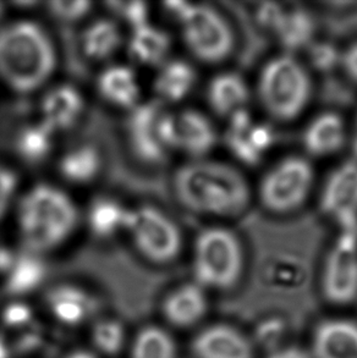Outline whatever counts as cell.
<instances>
[{"mask_svg": "<svg viewBox=\"0 0 357 358\" xmlns=\"http://www.w3.org/2000/svg\"><path fill=\"white\" fill-rule=\"evenodd\" d=\"M314 62L319 69H329L337 62V54L332 47H319L314 50Z\"/></svg>", "mask_w": 357, "mask_h": 358, "instance_id": "36", "label": "cell"}, {"mask_svg": "<svg viewBox=\"0 0 357 358\" xmlns=\"http://www.w3.org/2000/svg\"><path fill=\"white\" fill-rule=\"evenodd\" d=\"M86 112V98L71 83L49 85L39 99L38 120L57 135L73 130Z\"/></svg>", "mask_w": 357, "mask_h": 358, "instance_id": "14", "label": "cell"}, {"mask_svg": "<svg viewBox=\"0 0 357 358\" xmlns=\"http://www.w3.org/2000/svg\"><path fill=\"white\" fill-rule=\"evenodd\" d=\"M92 340L96 349L102 354L108 356L118 355L125 343L124 325L118 320H101L92 330Z\"/></svg>", "mask_w": 357, "mask_h": 358, "instance_id": "31", "label": "cell"}, {"mask_svg": "<svg viewBox=\"0 0 357 358\" xmlns=\"http://www.w3.org/2000/svg\"><path fill=\"white\" fill-rule=\"evenodd\" d=\"M19 180L13 170L0 165V219L4 217L13 201L16 199Z\"/></svg>", "mask_w": 357, "mask_h": 358, "instance_id": "34", "label": "cell"}, {"mask_svg": "<svg viewBox=\"0 0 357 358\" xmlns=\"http://www.w3.org/2000/svg\"><path fill=\"white\" fill-rule=\"evenodd\" d=\"M122 26L111 16L97 17L86 24L80 36L85 58L93 63H106L125 47Z\"/></svg>", "mask_w": 357, "mask_h": 358, "instance_id": "21", "label": "cell"}, {"mask_svg": "<svg viewBox=\"0 0 357 358\" xmlns=\"http://www.w3.org/2000/svg\"><path fill=\"white\" fill-rule=\"evenodd\" d=\"M257 97L272 119L280 122L298 119L312 97L307 70L289 53L270 59L257 80Z\"/></svg>", "mask_w": 357, "mask_h": 358, "instance_id": "5", "label": "cell"}, {"mask_svg": "<svg viewBox=\"0 0 357 358\" xmlns=\"http://www.w3.org/2000/svg\"><path fill=\"white\" fill-rule=\"evenodd\" d=\"M197 83L192 65L183 59H169L155 70L152 83L155 101L162 106H172L185 101Z\"/></svg>", "mask_w": 357, "mask_h": 358, "instance_id": "23", "label": "cell"}, {"mask_svg": "<svg viewBox=\"0 0 357 358\" xmlns=\"http://www.w3.org/2000/svg\"><path fill=\"white\" fill-rule=\"evenodd\" d=\"M167 109L157 101L140 103L127 112L125 122L126 143L131 155L145 165H160L164 163L169 150L163 138V117Z\"/></svg>", "mask_w": 357, "mask_h": 358, "instance_id": "10", "label": "cell"}, {"mask_svg": "<svg viewBox=\"0 0 357 358\" xmlns=\"http://www.w3.org/2000/svg\"><path fill=\"white\" fill-rule=\"evenodd\" d=\"M57 134L42 121H32L16 131L13 147L16 157L27 165H39L48 159L55 150Z\"/></svg>", "mask_w": 357, "mask_h": 358, "instance_id": "27", "label": "cell"}, {"mask_svg": "<svg viewBox=\"0 0 357 358\" xmlns=\"http://www.w3.org/2000/svg\"><path fill=\"white\" fill-rule=\"evenodd\" d=\"M346 142V125L343 117L334 112L316 115L304 127L302 145L309 157L326 158L335 155Z\"/></svg>", "mask_w": 357, "mask_h": 358, "instance_id": "22", "label": "cell"}, {"mask_svg": "<svg viewBox=\"0 0 357 358\" xmlns=\"http://www.w3.org/2000/svg\"><path fill=\"white\" fill-rule=\"evenodd\" d=\"M196 358H253L250 340L232 325L214 324L201 330L191 344Z\"/></svg>", "mask_w": 357, "mask_h": 358, "instance_id": "17", "label": "cell"}, {"mask_svg": "<svg viewBox=\"0 0 357 358\" xmlns=\"http://www.w3.org/2000/svg\"><path fill=\"white\" fill-rule=\"evenodd\" d=\"M43 257L27 250L18 252L4 276L6 291L11 295L22 296L38 289L47 275Z\"/></svg>", "mask_w": 357, "mask_h": 358, "instance_id": "28", "label": "cell"}, {"mask_svg": "<svg viewBox=\"0 0 357 358\" xmlns=\"http://www.w3.org/2000/svg\"><path fill=\"white\" fill-rule=\"evenodd\" d=\"M131 207L111 194H102L88 204L85 223L93 238L108 241L125 234Z\"/></svg>", "mask_w": 357, "mask_h": 358, "instance_id": "24", "label": "cell"}, {"mask_svg": "<svg viewBox=\"0 0 357 358\" xmlns=\"http://www.w3.org/2000/svg\"><path fill=\"white\" fill-rule=\"evenodd\" d=\"M66 358H97L94 355L91 354L90 351H74L71 354L66 356Z\"/></svg>", "mask_w": 357, "mask_h": 358, "instance_id": "40", "label": "cell"}, {"mask_svg": "<svg viewBox=\"0 0 357 358\" xmlns=\"http://www.w3.org/2000/svg\"><path fill=\"white\" fill-rule=\"evenodd\" d=\"M266 358H312V355L299 346H285L273 350Z\"/></svg>", "mask_w": 357, "mask_h": 358, "instance_id": "38", "label": "cell"}, {"mask_svg": "<svg viewBox=\"0 0 357 358\" xmlns=\"http://www.w3.org/2000/svg\"><path fill=\"white\" fill-rule=\"evenodd\" d=\"M175 199L191 213L235 218L246 212L251 189L246 178L219 160H190L175 170L172 182Z\"/></svg>", "mask_w": 357, "mask_h": 358, "instance_id": "2", "label": "cell"}, {"mask_svg": "<svg viewBox=\"0 0 357 358\" xmlns=\"http://www.w3.org/2000/svg\"><path fill=\"white\" fill-rule=\"evenodd\" d=\"M106 9L113 19L131 29H137L150 22V5L144 1H109Z\"/></svg>", "mask_w": 357, "mask_h": 358, "instance_id": "32", "label": "cell"}, {"mask_svg": "<svg viewBox=\"0 0 357 358\" xmlns=\"http://www.w3.org/2000/svg\"><path fill=\"white\" fill-rule=\"evenodd\" d=\"M245 255L237 234L224 227H209L193 243L192 271L197 285L229 290L241 279Z\"/></svg>", "mask_w": 357, "mask_h": 358, "instance_id": "6", "label": "cell"}, {"mask_svg": "<svg viewBox=\"0 0 357 358\" xmlns=\"http://www.w3.org/2000/svg\"><path fill=\"white\" fill-rule=\"evenodd\" d=\"M96 90L106 104L126 112L144 102L140 78L130 64L106 65L97 78Z\"/></svg>", "mask_w": 357, "mask_h": 358, "instance_id": "16", "label": "cell"}, {"mask_svg": "<svg viewBox=\"0 0 357 358\" xmlns=\"http://www.w3.org/2000/svg\"><path fill=\"white\" fill-rule=\"evenodd\" d=\"M58 62L57 44L43 24L31 19L0 24V83L11 92H43Z\"/></svg>", "mask_w": 357, "mask_h": 358, "instance_id": "1", "label": "cell"}, {"mask_svg": "<svg viewBox=\"0 0 357 358\" xmlns=\"http://www.w3.org/2000/svg\"><path fill=\"white\" fill-rule=\"evenodd\" d=\"M50 312L63 324L78 325L92 312L91 296L78 286L64 284L49 291L47 297Z\"/></svg>", "mask_w": 357, "mask_h": 358, "instance_id": "29", "label": "cell"}, {"mask_svg": "<svg viewBox=\"0 0 357 358\" xmlns=\"http://www.w3.org/2000/svg\"><path fill=\"white\" fill-rule=\"evenodd\" d=\"M351 145H353V158L354 159L357 160V117L356 122H355V129H354L353 141H351Z\"/></svg>", "mask_w": 357, "mask_h": 358, "instance_id": "41", "label": "cell"}, {"mask_svg": "<svg viewBox=\"0 0 357 358\" xmlns=\"http://www.w3.org/2000/svg\"><path fill=\"white\" fill-rule=\"evenodd\" d=\"M274 131L251 117L247 109L227 119L224 143L237 160L256 165L274 145Z\"/></svg>", "mask_w": 357, "mask_h": 358, "instance_id": "13", "label": "cell"}, {"mask_svg": "<svg viewBox=\"0 0 357 358\" xmlns=\"http://www.w3.org/2000/svg\"><path fill=\"white\" fill-rule=\"evenodd\" d=\"M322 291L332 305L346 306L356 300L357 227L342 229L327 253Z\"/></svg>", "mask_w": 357, "mask_h": 358, "instance_id": "9", "label": "cell"}, {"mask_svg": "<svg viewBox=\"0 0 357 358\" xmlns=\"http://www.w3.org/2000/svg\"><path fill=\"white\" fill-rule=\"evenodd\" d=\"M124 235L144 259L157 266L169 264L183 251V233L178 224L155 204L131 207Z\"/></svg>", "mask_w": 357, "mask_h": 358, "instance_id": "7", "label": "cell"}, {"mask_svg": "<svg viewBox=\"0 0 357 358\" xmlns=\"http://www.w3.org/2000/svg\"><path fill=\"white\" fill-rule=\"evenodd\" d=\"M5 14H6V6L3 3H0V24H4L3 20H4Z\"/></svg>", "mask_w": 357, "mask_h": 358, "instance_id": "42", "label": "cell"}, {"mask_svg": "<svg viewBox=\"0 0 357 358\" xmlns=\"http://www.w3.org/2000/svg\"><path fill=\"white\" fill-rule=\"evenodd\" d=\"M31 312L26 306L15 305L5 310V320L9 324L16 325L26 323L29 320Z\"/></svg>", "mask_w": 357, "mask_h": 358, "instance_id": "37", "label": "cell"}, {"mask_svg": "<svg viewBox=\"0 0 357 358\" xmlns=\"http://www.w3.org/2000/svg\"><path fill=\"white\" fill-rule=\"evenodd\" d=\"M16 252L0 240V276H5L14 262Z\"/></svg>", "mask_w": 357, "mask_h": 358, "instance_id": "39", "label": "cell"}, {"mask_svg": "<svg viewBox=\"0 0 357 358\" xmlns=\"http://www.w3.org/2000/svg\"><path fill=\"white\" fill-rule=\"evenodd\" d=\"M340 63L343 66L344 73H346L351 81L357 83V42L351 44L346 50L342 54Z\"/></svg>", "mask_w": 357, "mask_h": 358, "instance_id": "35", "label": "cell"}, {"mask_svg": "<svg viewBox=\"0 0 357 358\" xmlns=\"http://www.w3.org/2000/svg\"><path fill=\"white\" fill-rule=\"evenodd\" d=\"M208 301L204 289L195 281L178 286L163 302V315L170 324L178 328H190L206 315Z\"/></svg>", "mask_w": 357, "mask_h": 358, "instance_id": "25", "label": "cell"}, {"mask_svg": "<svg viewBox=\"0 0 357 358\" xmlns=\"http://www.w3.org/2000/svg\"><path fill=\"white\" fill-rule=\"evenodd\" d=\"M103 168V152L92 142L70 145L59 155L57 163L59 176L73 186H88L94 182Z\"/></svg>", "mask_w": 357, "mask_h": 358, "instance_id": "19", "label": "cell"}, {"mask_svg": "<svg viewBox=\"0 0 357 358\" xmlns=\"http://www.w3.org/2000/svg\"><path fill=\"white\" fill-rule=\"evenodd\" d=\"M250 88L245 78L237 73H218L207 86V103L218 117L230 119L247 109Z\"/></svg>", "mask_w": 357, "mask_h": 358, "instance_id": "26", "label": "cell"}, {"mask_svg": "<svg viewBox=\"0 0 357 358\" xmlns=\"http://www.w3.org/2000/svg\"><path fill=\"white\" fill-rule=\"evenodd\" d=\"M257 21L288 50L304 48L314 36V20L302 9H285L283 5L265 3L257 10Z\"/></svg>", "mask_w": 357, "mask_h": 358, "instance_id": "15", "label": "cell"}, {"mask_svg": "<svg viewBox=\"0 0 357 358\" xmlns=\"http://www.w3.org/2000/svg\"><path fill=\"white\" fill-rule=\"evenodd\" d=\"M322 213L342 229L357 227V160L339 165L323 185L319 199Z\"/></svg>", "mask_w": 357, "mask_h": 358, "instance_id": "12", "label": "cell"}, {"mask_svg": "<svg viewBox=\"0 0 357 358\" xmlns=\"http://www.w3.org/2000/svg\"><path fill=\"white\" fill-rule=\"evenodd\" d=\"M125 49L134 68L157 70L170 59L172 37L164 29L148 22L131 29L125 41Z\"/></svg>", "mask_w": 357, "mask_h": 358, "instance_id": "18", "label": "cell"}, {"mask_svg": "<svg viewBox=\"0 0 357 358\" xmlns=\"http://www.w3.org/2000/svg\"><path fill=\"white\" fill-rule=\"evenodd\" d=\"M163 138L169 153L178 152L193 159H203L218 143V132L203 113L195 109L165 113Z\"/></svg>", "mask_w": 357, "mask_h": 358, "instance_id": "11", "label": "cell"}, {"mask_svg": "<svg viewBox=\"0 0 357 358\" xmlns=\"http://www.w3.org/2000/svg\"><path fill=\"white\" fill-rule=\"evenodd\" d=\"M312 358H357V323L334 318L321 322L312 336Z\"/></svg>", "mask_w": 357, "mask_h": 358, "instance_id": "20", "label": "cell"}, {"mask_svg": "<svg viewBox=\"0 0 357 358\" xmlns=\"http://www.w3.org/2000/svg\"><path fill=\"white\" fill-rule=\"evenodd\" d=\"M52 19L60 24H71L86 19L93 8V3L85 0H57L44 4Z\"/></svg>", "mask_w": 357, "mask_h": 358, "instance_id": "33", "label": "cell"}, {"mask_svg": "<svg viewBox=\"0 0 357 358\" xmlns=\"http://www.w3.org/2000/svg\"><path fill=\"white\" fill-rule=\"evenodd\" d=\"M80 209L71 194L50 182H38L15 202V225L24 250L46 256L73 238Z\"/></svg>", "mask_w": 357, "mask_h": 358, "instance_id": "3", "label": "cell"}, {"mask_svg": "<svg viewBox=\"0 0 357 358\" xmlns=\"http://www.w3.org/2000/svg\"><path fill=\"white\" fill-rule=\"evenodd\" d=\"M131 358H176V345L164 329L146 327L136 336Z\"/></svg>", "mask_w": 357, "mask_h": 358, "instance_id": "30", "label": "cell"}, {"mask_svg": "<svg viewBox=\"0 0 357 358\" xmlns=\"http://www.w3.org/2000/svg\"><path fill=\"white\" fill-rule=\"evenodd\" d=\"M314 182V166L309 160L289 155L263 175L258 185V199L270 213H294L309 199Z\"/></svg>", "mask_w": 357, "mask_h": 358, "instance_id": "8", "label": "cell"}, {"mask_svg": "<svg viewBox=\"0 0 357 358\" xmlns=\"http://www.w3.org/2000/svg\"><path fill=\"white\" fill-rule=\"evenodd\" d=\"M162 6L178 24L185 47L198 62L219 64L232 55L235 47L234 31L217 9L188 1H168Z\"/></svg>", "mask_w": 357, "mask_h": 358, "instance_id": "4", "label": "cell"}]
</instances>
